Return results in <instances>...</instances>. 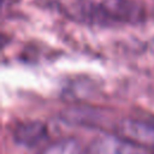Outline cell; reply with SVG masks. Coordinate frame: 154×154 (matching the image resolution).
I'll list each match as a JSON object with an SVG mask.
<instances>
[{
  "instance_id": "obj_1",
  "label": "cell",
  "mask_w": 154,
  "mask_h": 154,
  "mask_svg": "<svg viewBox=\"0 0 154 154\" xmlns=\"http://www.w3.org/2000/svg\"><path fill=\"white\" fill-rule=\"evenodd\" d=\"M70 17L99 26L142 23L146 8L137 0H75L67 6Z\"/></svg>"
},
{
  "instance_id": "obj_3",
  "label": "cell",
  "mask_w": 154,
  "mask_h": 154,
  "mask_svg": "<svg viewBox=\"0 0 154 154\" xmlns=\"http://www.w3.org/2000/svg\"><path fill=\"white\" fill-rule=\"evenodd\" d=\"M13 141L25 148H34L48 138L47 125L38 120L18 123L12 130Z\"/></svg>"
},
{
  "instance_id": "obj_2",
  "label": "cell",
  "mask_w": 154,
  "mask_h": 154,
  "mask_svg": "<svg viewBox=\"0 0 154 154\" xmlns=\"http://www.w3.org/2000/svg\"><path fill=\"white\" fill-rule=\"evenodd\" d=\"M119 137L154 153V123L140 119H123L117 125Z\"/></svg>"
},
{
  "instance_id": "obj_5",
  "label": "cell",
  "mask_w": 154,
  "mask_h": 154,
  "mask_svg": "<svg viewBox=\"0 0 154 154\" xmlns=\"http://www.w3.org/2000/svg\"><path fill=\"white\" fill-rule=\"evenodd\" d=\"M77 144L73 141H61L51 144L41 154H76Z\"/></svg>"
},
{
  "instance_id": "obj_4",
  "label": "cell",
  "mask_w": 154,
  "mask_h": 154,
  "mask_svg": "<svg viewBox=\"0 0 154 154\" xmlns=\"http://www.w3.org/2000/svg\"><path fill=\"white\" fill-rule=\"evenodd\" d=\"M88 154H146L144 149L131 143L130 141L116 137L105 136L95 140L88 148Z\"/></svg>"
},
{
  "instance_id": "obj_6",
  "label": "cell",
  "mask_w": 154,
  "mask_h": 154,
  "mask_svg": "<svg viewBox=\"0 0 154 154\" xmlns=\"http://www.w3.org/2000/svg\"><path fill=\"white\" fill-rule=\"evenodd\" d=\"M8 1H12V0H4V4H6V2H8Z\"/></svg>"
}]
</instances>
